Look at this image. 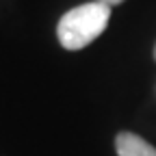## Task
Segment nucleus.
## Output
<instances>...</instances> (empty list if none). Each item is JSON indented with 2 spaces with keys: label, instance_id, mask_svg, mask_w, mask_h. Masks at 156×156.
I'll return each instance as SVG.
<instances>
[{
  "label": "nucleus",
  "instance_id": "f257e3e1",
  "mask_svg": "<svg viewBox=\"0 0 156 156\" xmlns=\"http://www.w3.org/2000/svg\"><path fill=\"white\" fill-rule=\"evenodd\" d=\"M111 20V7L104 2H87L61 15L56 24L58 44L65 50H83L100 37Z\"/></svg>",
  "mask_w": 156,
  "mask_h": 156
},
{
  "label": "nucleus",
  "instance_id": "f03ea898",
  "mask_svg": "<svg viewBox=\"0 0 156 156\" xmlns=\"http://www.w3.org/2000/svg\"><path fill=\"white\" fill-rule=\"evenodd\" d=\"M117 156H156V147L134 132H117L115 136Z\"/></svg>",
  "mask_w": 156,
  "mask_h": 156
},
{
  "label": "nucleus",
  "instance_id": "20e7f679",
  "mask_svg": "<svg viewBox=\"0 0 156 156\" xmlns=\"http://www.w3.org/2000/svg\"><path fill=\"white\" fill-rule=\"evenodd\" d=\"M154 58H156V44H154Z\"/></svg>",
  "mask_w": 156,
  "mask_h": 156
},
{
  "label": "nucleus",
  "instance_id": "7ed1b4c3",
  "mask_svg": "<svg viewBox=\"0 0 156 156\" xmlns=\"http://www.w3.org/2000/svg\"><path fill=\"white\" fill-rule=\"evenodd\" d=\"M95 2H104V5H108V7H115V5H122L124 0H95Z\"/></svg>",
  "mask_w": 156,
  "mask_h": 156
}]
</instances>
